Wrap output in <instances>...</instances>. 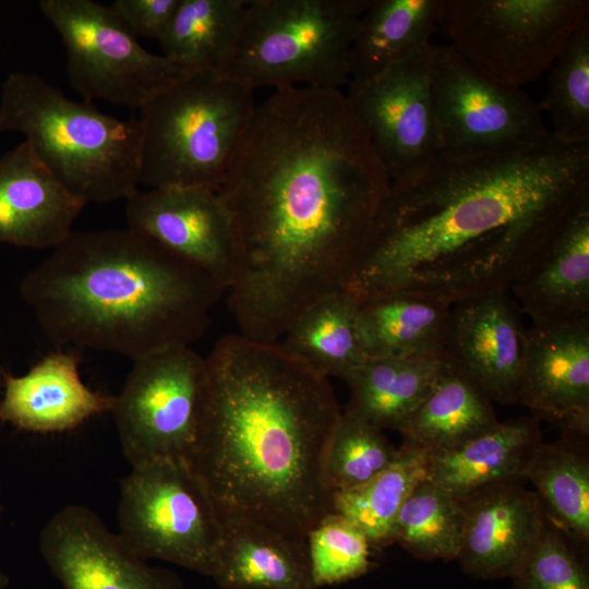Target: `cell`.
Returning <instances> with one entry per match:
<instances>
[{"mask_svg": "<svg viewBox=\"0 0 589 589\" xmlns=\"http://www.w3.org/2000/svg\"><path fill=\"white\" fill-rule=\"evenodd\" d=\"M389 184L341 91L283 87L256 105L217 190L240 334L275 342L341 289Z\"/></svg>", "mask_w": 589, "mask_h": 589, "instance_id": "obj_1", "label": "cell"}, {"mask_svg": "<svg viewBox=\"0 0 589 589\" xmlns=\"http://www.w3.org/2000/svg\"><path fill=\"white\" fill-rule=\"evenodd\" d=\"M589 202V144L553 135L470 158L437 155L390 182L342 290L358 302L408 291L456 302L509 291Z\"/></svg>", "mask_w": 589, "mask_h": 589, "instance_id": "obj_2", "label": "cell"}, {"mask_svg": "<svg viewBox=\"0 0 589 589\" xmlns=\"http://www.w3.org/2000/svg\"><path fill=\"white\" fill-rule=\"evenodd\" d=\"M206 360L200 426L187 460L220 515L305 541L333 512L324 479L342 410L328 378L280 342L223 336Z\"/></svg>", "mask_w": 589, "mask_h": 589, "instance_id": "obj_3", "label": "cell"}, {"mask_svg": "<svg viewBox=\"0 0 589 589\" xmlns=\"http://www.w3.org/2000/svg\"><path fill=\"white\" fill-rule=\"evenodd\" d=\"M20 293L52 342L134 362L201 338L226 289L127 228L72 231L23 278Z\"/></svg>", "mask_w": 589, "mask_h": 589, "instance_id": "obj_4", "label": "cell"}, {"mask_svg": "<svg viewBox=\"0 0 589 589\" xmlns=\"http://www.w3.org/2000/svg\"><path fill=\"white\" fill-rule=\"evenodd\" d=\"M22 133L38 159L85 205L127 200L137 190L139 119H119L75 101L39 74L13 72L2 84L0 133Z\"/></svg>", "mask_w": 589, "mask_h": 589, "instance_id": "obj_5", "label": "cell"}, {"mask_svg": "<svg viewBox=\"0 0 589 589\" xmlns=\"http://www.w3.org/2000/svg\"><path fill=\"white\" fill-rule=\"evenodd\" d=\"M255 107L253 89L217 72L184 74L140 110L139 182L217 191Z\"/></svg>", "mask_w": 589, "mask_h": 589, "instance_id": "obj_6", "label": "cell"}, {"mask_svg": "<svg viewBox=\"0 0 589 589\" xmlns=\"http://www.w3.org/2000/svg\"><path fill=\"white\" fill-rule=\"evenodd\" d=\"M370 0H247L237 36L217 73L253 91H341Z\"/></svg>", "mask_w": 589, "mask_h": 589, "instance_id": "obj_7", "label": "cell"}, {"mask_svg": "<svg viewBox=\"0 0 589 589\" xmlns=\"http://www.w3.org/2000/svg\"><path fill=\"white\" fill-rule=\"evenodd\" d=\"M117 519L119 536L139 557L213 576L224 519L187 458L132 466L120 482Z\"/></svg>", "mask_w": 589, "mask_h": 589, "instance_id": "obj_8", "label": "cell"}, {"mask_svg": "<svg viewBox=\"0 0 589 589\" xmlns=\"http://www.w3.org/2000/svg\"><path fill=\"white\" fill-rule=\"evenodd\" d=\"M430 83L441 156L480 157L533 146L552 136L538 103L450 45L432 44Z\"/></svg>", "mask_w": 589, "mask_h": 589, "instance_id": "obj_9", "label": "cell"}, {"mask_svg": "<svg viewBox=\"0 0 589 589\" xmlns=\"http://www.w3.org/2000/svg\"><path fill=\"white\" fill-rule=\"evenodd\" d=\"M588 15V0H446L442 22L457 52L521 87L551 69Z\"/></svg>", "mask_w": 589, "mask_h": 589, "instance_id": "obj_10", "label": "cell"}, {"mask_svg": "<svg viewBox=\"0 0 589 589\" xmlns=\"http://www.w3.org/2000/svg\"><path fill=\"white\" fill-rule=\"evenodd\" d=\"M67 56V76L85 101L105 100L141 110L187 74L163 55L147 51L110 5L93 0H41Z\"/></svg>", "mask_w": 589, "mask_h": 589, "instance_id": "obj_11", "label": "cell"}, {"mask_svg": "<svg viewBox=\"0 0 589 589\" xmlns=\"http://www.w3.org/2000/svg\"><path fill=\"white\" fill-rule=\"evenodd\" d=\"M206 360L190 346H175L133 362L111 409L131 467L190 455L206 387Z\"/></svg>", "mask_w": 589, "mask_h": 589, "instance_id": "obj_12", "label": "cell"}, {"mask_svg": "<svg viewBox=\"0 0 589 589\" xmlns=\"http://www.w3.org/2000/svg\"><path fill=\"white\" fill-rule=\"evenodd\" d=\"M432 43L364 81L350 82L345 97L389 182L438 155L430 83Z\"/></svg>", "mask_w": 589, "mask_h": 589, "instance_id": "obj_13", "label": "cell"}, {"mask_svg": "<svg viewBox=\"0 0 589 589\" xmlns=\"http://www.w3.org/2000/svg\"><path fill=\"white\" fill-rule=\"evenodd\" d=\"M39 550L63 589H184L175 572L147 564L84 505L55 513L40 531Z\"/></svg>", "mask_w": 589, "mask_h": 589, "instance_id": "obj_14", "label": "cell"}, {"mask_svg": "<svg viewBox=\"0 0 589 589\" xmlns=\"http://www.w3.org/2000/svg\"><path fill=\"white\" fill-rule=\"evenodd\" d=\"M125 201L129 229L203 271L228 291L236 273V244L217 191L137 189Z\"/></svg>", "mask_w": 589, "mask_h": 589, "instance_id": "obj_15", "label": "cell"}, {"mask_svg": "<svg viewBox=\"0 0 589 589\" xmlns=\"http://www.w3.org/2000/svg\"><path fill=\"white\" fill-rule=\"evenodd\" d=\"M518 402L567 436H588L589 316L526 329Z\"/></svg>", "mask_w": 589, "mask_h": 589, "instance_id": "obj_16", "label": "cell"}, {"mask_svg": "<svg viewBox=\"0 0 589 589\" xmlns=\"http://www.w3.org/2000/svg\"><path fill=\"white\" fill-rule=\"evenodd\" d=\"M509 291L472 297L452 305L445 359L493 402H518L526 327Z\"/></svg>", "mask_w": 589, "mask_h": 589, "instance_id": "obj_17", "label": "cell"}, {"mask_svg": "<svg viewBox=\"0 0 589 589\" xmlns=\"http://www.w3.org/2000/svg\"><path fill=\"white\" fill-rule=\"evenodd\" d=\"M521 481L484 488L465 498L458 561L478 579L512 577L548 525L534 491Z\"/></svg>", "mask_w": 589, "mask_h": 589, "instance_id": "obj_18", "label": "cell"}, {"mask_svg": "<svg viewBox=\"0 0 589 589\" xmlns=\"http://www.w3.org/2000/svg\"><path fill=\"white\" fill-rule=\"evenodd\" d=\"M84 206L26 141L0 157V243L53 249L73 231Z\"/></svg>", "mask_w": 589, "mask_h": 589, "instance_id": "obj_19", "label": "cell"}, {"mask_svg": "<svg viewBox=\"0 0 589 589\" xmlns=\"http://www.w3.org/2000/svg\"><path fill=\"white\" fill-rule=\"evenodd\" d=\"M79 364L77 353L56 351L23 375L2 372L0 422L28 432L58 433L111 411L115 396L87 387L80 377Z\"/></svg>", "mask_w": 589, "mask_h": 589, "instance_id": "obj_20", "label": "cell"}, {"mask_svg": "<svg viewBox=\"0 0 589 589\" xmlns=\"http://www.w3.org/2000/svg\"><path fill=\"white\" fill-rule=\"evenodd\" d=\"M509 292L533 324L589 316V202L552 237Z\"/></svg>", "mask_w": 589, "mask_h": 589, "instance_id": "obj_21", "label": "cell"}, {"mask_svg": "<svg viewBox=\"0 0 589 589\" xmlns=\"http://www.w3.org/2000/svg\"><path fill=\"white\" fill-rule=\"evenodd\" d=\"M223 519L224 537L212 576L219 589H320L305 541L250 518Z\"/></svg>", "mask_w": 589, "mask_h": 589, "instance_id": "obj_22", "label": "cell"}, {"mask_svg": "<svg viewBox=\"0 0 589 589\" xmlns=\"http://www.w3.org/2000/svg\"><path fill=\"white\" fill-rule=\"evenodd\" d=\"M542 443L536 416L498 421L453 448L429 454L426 478L465 498L494 484L526 480Z\"/></svg>", "mask_w": 589, "mask_h": 589, "instance_id": "obj_23", "label": "cell"}, {"mask_svg": "<svg viewBox=\"0 0 589 589\" xmlns=\"http://www.w3.org/2000/svg\"><path fill=\"white\" fill-rule=\"evenodd\" d=\"M452 305L408 291L359 301L358 317L368 359L444 357Z\"/></svg>", "mask_w": 589, "mask_h": 589, "instance_id": "obj_24", "label": "cell"}, {"mask_svg": "<svg viewBox=\"0 0 589 589\" xmlns=\"http://www.w3.org/2000/svg\"><path fill=\"white\" fill-rule=\"evenodd\" d=\"M445 1L370 0L350 48V82L374 77L430 44L443 20Z\"/></svg>", "mask_w": 589, "mask_h": 589, "instance_id": "obj_25", "label": "cell"}, {"mask_svg": "<svg viewBox=\"0 0 589 589\" xmlns=\"http://www.w3.org/2000/svg\"><path fill=\"white\" fill-rule=\"evenodd\" d=\"M445 363L443 356L370 358L346 381V409L374 426L397 430L426 397Z\"/></svg>", "mask_w": 589, "mask_h": 589, "instance_id": "obj_26", "label": "cell"}, {"mask_svg": "<svg viewBox=\"0 0 589 589\" xmlns=\"http://www.w3.org/2000/svg\"><path fill=\"white\" fill-rule=\"evenodd\" d=\"M320 375L347 381L366 360L358 301L342 289L308 306L280 342Z\"/></svg>", "mask_w": 589, "mask_h": 589, "instance_id": "obj_27", "label": "cell"}, {"mask_svg": "<svg viewBox=\"0 0 589 589\" xmlns=\"http://www.w3.org/2000/svg\"><path fill=\"white\" fill-rule=\"evenodd\" d=\"M498 422L492 401L446 359L431 390L398 431L429 454L453 448Z\"/></svg>", "mask_w": 589, "mask_h": 589, "instance_id": "obj_28", "label": "cell"}, {"mask_svg": "<svg viewBox=\"0 0 589 589\" xmlns=\"http://www.w3.org/2000/svg\"><path fill=\"white\" fill-rule=\"evenodd\" d=\"M247 0H179L159 39L163 56L184 72H217L230 49Z\"/></svg>", "mask_w": 589, "mask_h": 589, "instance_id": "obj_29", "label": "cell"}, {"mask_svg": "<svg viewBox=\"0 0 589 589\" xmlns=\"http://www.w3.org/2000/svg\"><path fill=\"white\" fill-rule=\"evenodd\" d=\"M429 453L405 443L396 459L356 489L333 494V512L354 524L372 548L393 543L397 515L414 486L426 476Z\"/></svg>", "mask_w": 589, "mask_h": 589, "instance_id": "obj_30", "label": "cell"}, {"mask_svg": "<svg viewBox=\"0 0 589 589\" xmlns=\"http://www.w3.org/2000/svg\"><path fill=\"white\" fill-rule=\"evenodd\" d=\"M566 440L542 443L526 479L536 488L548 521L582 546L589 542V460Z\"/></svg>", "mask_w": 589, "mask_h": 589, "instance_id": "obj_31", "label": "cell"}, {"mask_svg": "<svg viewBox=\"0 0 589 589\" xmlns=\"http://www.w3.org/2000/svg\"><path fill=\"white\" fill-rule=\"evenodd\" d=\"M464 521V500L425 476L397 515L393 542L417 558L457 560Z\"/></svg>", "mask_w": 589, "mask_h": 589, "instance_id": "obj_32", "label": "cell"}, {"mask_svg": "<svg viewBox=\"0 0 589 589\" xmlns=\"http://www.w3.org/2000/svg\"><path fill=\"white\" fill-rule=\"evenodd\" d=\"M539 106L551 119L550 132L557 141L589 144V15L557 53Z\"/></svg>", "mask_w": 589, "mask_h": 589, "instance_id": "obj_33", "label": "cell"}, {"mask_svg": "<svg viewBox=\"0 0 589 589\" xmlns=\"http://www.w3.org/2000/svg\"><path fill=\"white\" fill-rule=\"evenodd\" d=\"M398 450L383 430L348 409L342 410L325 457L327 489L334 494L363 485L386 469Z\"/></svg>", "mask_w": 589, "mask_h": 589, "instance_id": "obj_34", "label": "cell"}, {"mask_svg": "<svg viewBox=\"0 0 589 589\" xmlns=\"http://www.w3.org/2000/svg\"><path fill=\"white\" fill-rule=\"evenodd\" d=\"M308 553L316 586L341 584L366 574L371 543L350 520L337 513L323 517L308 533Z\"/></svg>", "mask_w": 589, "mask_h": 589, "instance_id": "obj_35", "label": "cell"}, {"mask_svg": "<svg viewBox=\"0 0 589 589\" xmlns=\"http://www.w3.org/2000/svg\"><path fill=\"white\" fill-rule=\"evenodd\" d=\"M549 521L539 540L521 562L512 589H589L585 563Z\"/></svg>", "mask_w": 589, "mask_h": 589, "instance_id": "obj_36", "label": "cell"}, {"mask_svg": "<svg viewBox=\"0 0 589 589\" xmlns=\"http://www.w3.org/2000/svg\"><path fill=\"white\" fill-rule=\"evenodd\" d=\"M179 0H116L113 12L135 35L159 41Z\"/></svg>", "mask_w": 589, "mask_h": 589, "instance_id": "obj_37", "label": "cell"}, {"mask_svg": "<svg viewBox=\"0 0 589 589\" xmlns=\"http://www.w3.org/2000/svg\"><path fill=\"white\" fill-rule=\"evenodd\" d=\"M9 579L7 575L0 569V589H5L8 586Z\"/></svg>", "mask_w": 589, "mask_h": 589, "instance_id": "obj_38", "label": "cell"}, {"mask_svg": "<svg viewBox=\"0 0 589 589\" xmlns=\"http://www.w3.org/2000/svg\"><path fill=\"white\" fill-rule=\"evenodd\" d=\"M0 514H1V504H0Z\"/></svg>", "mask_w": 589, "mask_h": 589, "instance_id": "obj_39", "label": "cell"}]
</instances>
